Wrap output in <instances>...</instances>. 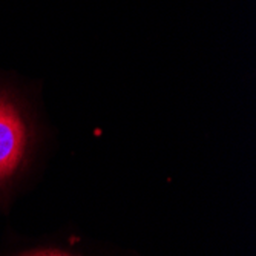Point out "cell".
Wrapping results in <instances>:
<instances>
[{
	"instance_id": "7a4b0ae2",
	"label": "cell",
	"mask_w": 256,
	"mask_h": 256,
	"mask_svg": "<svg viewBox=\"0 0 256 256\" xmlns=\"http://www.w3.org/2000/svg\"><path fill=\"white\" fill-rule=\"evenodd\" d=\"M28 256H69V254H64L60 252H37V253H31Z\"/></svg>"
},
{
	"instance_id": "6da1fadb",
	"label": "cell",
	"mask_w": 256,
	"mask_h": 256,
	"mask_svg": "<svg viewBox=\"0 0 256 256\" xmlns=\"http://www.w3.org/2000/svg\"><path fill=\"white\" fill-rule=\"evenodd\" d=\"M26 126L16 104L0 96V182L18 168L26 149Z\"/></svg>"
}]
</instances>
